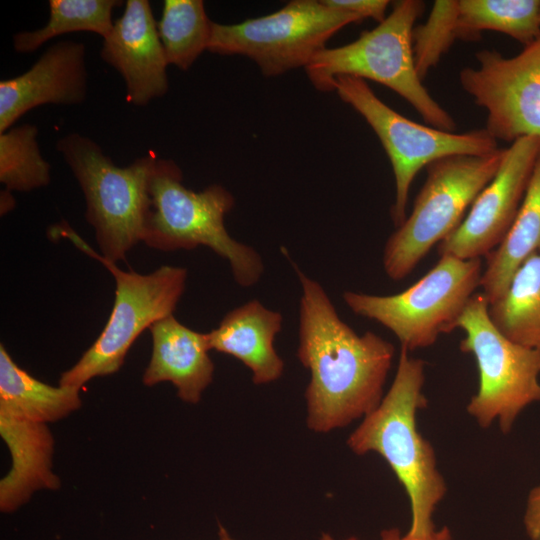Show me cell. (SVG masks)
<instances>
[{
  "label": "cell",
  "mask_w": 540,
  "mask_h": 540,
  "mask_svg": "<svg viewBox=\"0 0 540 540\" xmlns=\"http://www.w3.org/2000/svg\"><path fill=\"white\" fill-rule=\"evenodd\" d=\"M295 271L302 290L297 357L310 373L306 423L313 432L328 433L379 405L395 347L371 331L357 334L323 287L297 266Z\"/></svg>",
  "instance_id": "cell-1"
},
{
  "label": "cell",
  "mask_w": 540,
  "mask_h": 540,
  "mask_svg": "<svg viewBox=\"0 0 540 540\" xmlns=\"http://www.w3.org/2000/svg\"><path fill=\"white\" fill-rule=\"evenodd\" d=\"M425 362L400 349L393 382L379 405L363 417L347 445L356 455H380L409 498L411 523L407 531L423 536L433 532L434 513L447 485L437 467L434 448L419 432L418 411L427 406Z\"/></svg>",
  "instance_id": "cell-2"
},
{
  "label": "cell",
  "mask_w": 540,
  "mask_h": 540,
  "mask_svg": "<svg viewBox=\"0 0 540 540\" xmlns=\"http://www.w3.org/2000/svg\"><path fill=\"white\" fill-rule=\"evenodd\" d=\"M424 8L420 0L394 2L375 28L351 43L319 51L305 67L309 80L322 92L334 90L338 76L372 80L406 100L429 126L455 132V120L430 95L416 70L412 34Z\"/></svg>",
  "instance_id": "cell-3"
},
{
  "label": "cell",
  "mask_w": 540,
  "mask_h": 540,
  "mask_svg": "<svg viewBox=\"0 0 540 540\" xmlns=\"http://www.w3.org/2000/svg\"><path fill=\"white\" fill-rule=\"evenodd\" d=\"M150 209L143 241L160 251L209 247L226 259L238 285L251 287L264 265L252 247L233 239L224 217L234 206L233 195L213 184L196 192L182 183V171L170 159L159 157L150 179Z\"/></svg>",
  "instance_id": "cell-4"
},
{
  "label": "cell",
  "mask_w": 540,
  "mask_h": 540,
  "mask_svg": "<svg viewBox=\"0 0 540 540\" xmlns=\"http://www.w3.org/2000/svg\"><path fill=\"white\" fill-rule=\"evenodd\" d=\"M56 149L71 169L84 194L85 218L94 228L105 259L115 263L143 241L150 209L149 184L159 156L155 152L119 167L92 139L70 133Z\"/></svg>",
  "instance_id": "cell-5"
},
{
  "label": "cell",
  "mask_w": 540,
  "mask_h": 540,
  "mask_svg": "<svg viewBox=\"0 0 540 540\" xmlns=\"http://www.w3.org/2000/svg\"><path fill=\"white\" fill-rule=\"evenodd\" d=\"M49 235L69 239L101 262L115 280V300L104 329L59 379L61 386L80 389L92 378L117 372L137 337L158 320L173 314L185 290L187 270L164 265L149 274L123 271L92 249L65 221L52 226Z\"/></svg>",
  "instance_id": "cell-6"
},
{
  "label": "cell",
  "mask_w": 540,
  "mask_h": 540,
  "mask_svg": "<svg viewBox=\"0 0 540 540\" xmlns=\"http://www.w3.org/2000/svg\"><path fill=\"white\" fill-rule=\"evenodd\" d=\"M504 149L486 155H451L426 166L412 211L387 239L383 268L394 281L407 277L436 244L463 221L466 210L496 175Z\"/></svg>",
  "instance_id": "cell-7"
},
{
  "label": "cell",
  "mask_w": 540,
  "mask_h": 540,
  "mask_svg": "<svg viewBox=\"0 0 540 540\" xmlns=\"http://www.w3.org/2000/svg\"><path fill=\"white\" fill-rule=\"evenodd\" d=\"M481 258L440 255L436 265L406 290L393 295L345 291L352 312L389 329L408 352L433 345L452 332L470 298L480 287Z\"/></svg>",
  "instance_id": "cell-8"
},
{
  "label": "cell",
  "mask_w": 540,
  "mask_h": 540,
  "mask_svg": "<svg viewBox=\"0 0 540 540\" xmlns=\"http://www.w3.org/2000/svg\"><path fill=\"white\" fill-rule=\"evenodd\" d=\"M456 328L465 332L460 350L473 355L479 385L467 412L482 428L497 421L501 432L511 431L520 413L540 402V351L518 344L494 325L489 303L475 293L459 317Z\"/></svg>",
  "instance_id": "cell-9"
},
{
  "label": "cell",
  "mask_w": 540,
  "mask_h": 540,
  "mask_svg": "<svg viewBox=\"0 0 540 540\" xmlns=\"http://www.w3.org/2000/svg\"><path fill=\"white\" fill-rule=\"evenodd\" d=\"M334 90L367 121L387 153L395 179V201L390 214L396 227L407 216L410 186L422 168L451 155H486L499 149L484 128L448 132L406 118L378 98L361 78L338 76Z\"/></svg>",
  "instance_id": "cell-10"
},
{
  "label": "cell",
  "mask_w": 540,
  "mask_h": 540,
  "mask_svg": "<svg viewBox=\"0 0 540 540\" xmlns=\"http://www.w3.org/2000/svg\"><path fill=\"white\" fill-rule=\"evenodd\" d=\"M362 19L324 1L292 0L268 15L237 24L212 23L211 53L243 55L267 77L306 67L340 29Z\"/></svg>",
  "instance_id": "cell-11"
},
{
  "label": "cell",
  "mask_w": 540,
  "mask_h": 540,
  "mask_svg": "<svg viewBox=\"0 0 540 540\" xmlns=\"http://www.w3.org/2000/svg\"><path fill=\"white\" fill-rule=\"evenodd\" d=\"M478 67L459 72L463 90L485 109L484 129L497 141L540 138V38L513 57L477 51Z\"/></svg>",
  "instance_id": "cell-12"
},
{
  "label": "cell",
  "mask_w": 540,
  "mask_h": 540,
  "mask_svg": "<svg viewBox=\"0 0 540 540\" xmlns=\"http://www.w3.org/2000/svg\"><path fill=\"white\" fill-rule=\"evenodd\" d=\"M540 154V138L522 137L503 151L496 175L479 193L461 224L438 244L439 255L482 258L510 230Z\"/></svg>",
  "instance_id": "cell-13"
},
{
  "label": "cell",
  "mask_w": 540,
  "mask_h": 540,
  "mask_svg": "<svg viewBox=\"0 0 540 540\" xmlns=\"http://www.w3.org/2000/svg\"><path fill=\"white\" fill-rule=\"evenodd\" d=\"M100 56L122 76L126 97L145 106L168 91V61L150 2L127 0L123 14L103 38Z\"/></svg>",
  "instance_id": "cell-14"
},
{
  "label": "cell",
  "mask_w": 540,
  "mask_h": 540,
  "mask_svg": "<svg viewBox=\"0 0 540 540\" xmlns=\"http://www.w3.org/2000/svg\"><path fill=\"white\" fill-rule=\"evenodd\" d=\"M86 46L73 40L49 46L24 73L0 81V133L44 104L77 105L87 94Z\"/></svg>",
  "instance_id": "cell-15"
},
{
  "label": "cell",
  "mask_w": 540,
  "mask_h": 540,
  "mask_svg": "<svg viewBox=\"0 0 540 540\" xmlns=\"http://www.w3.org/2000/svg\"><path fill=\"white\" fill-rule=\"evenodd\" d=\"M0 434L12 457V467L0 481L3 513L14 512L35 491L60 487L52 471L54 439L46 423L0 405Z\"/></svg>",
  "instance_id": "cell-16"
},
{
  "label": "cell",
  "mask_w": 540,
  "mask_h": 540,
  "mask_svg": "<svg viewBox=\"0 0 540 540\" xmlns=\"http://www.w3.org/2000/svg\"><path fill=\"white\" fill-rule=\"evenodd\" d=\"M149 330L153 347L143 384L170 382L181 400L198 403L214 376L207 333L186 327L173 314L158 320Z\"/></svg>",
  "instance_id": "cell-17"
},
{
  "label": "cell",
  "mask_w": 540,
  "mask_h": 540,
  "mask_svg": "<svg viewBox=\"0 0 540 540\" xmlns=\"http://www.w3.org/2000/svg\"><path fill=\"white\" fill-rule=\"evenodd\" d=\"M282 315L250 300L229 311L218 327L207 333L210 350L233 356L249 368L252 381L265 385L278 380L284 362L274 348Z\"/></svg>",
  "instance_id": "cell-18"
},
{
  "label": "cell",
  "mask_w": 540,
  "mask_h": 540,
  "mask_svg": "<svg viewBox=\"0 0 540 540\" xmlns=\"http://www.w3.org/2000/svg\"><path fill=\"white\" fill-rule=\"evenodd\" d=\"M540 252V154L507 235L486 258L480 287L489 305L505 293L516 270Z\"/></svg>",
  "instance_id": "cell-19"
},
{
  "label": "cell",
  "mask_w": 540,
  "mask_h": 540,
  "mask_svg": "<svg viewBox=\"0 0 540 540\" xmlns=\"http://www.w3.org/2000/svg\"><path fill=\"white\" fill-rule=\"evenodd\" d=\"M79 390L51 386L34 378L0 345V405L34 421L54 422L80 408Z\"/></svg>",
  "instance_id": "cell-20"
},
{
  "label": "cell",
  "mask_w": 540,
  "mask_h": 540,
  "mask_svg": "<svg viewBox=\"0 0 540 540\" xmlns=\"http://www.w3.org/2000/svg\"><path fill=\"white\" fill-rule=\"evenodd\" d=\"M489 315L507 338L540 351V252L516 270L503 296L489 305Z\"/></svg>",
  "instance_id": "cell-21"
},
{
  "label": "cell",
  "mask_w": 540,
  "mask_h": 540,
  "mask_svg": "<svg viewBox=\"0 0 540 540\" xmlns=\"http://www.w3.org/2000/svg\"><path fill=\"white\" fill-rule=\"evenodd\" d=\"M483 31L530 45L540 38V0H458L456 38L478 40Z\"/></svg>",
  "instance_id": "cell-22"
},
{
  "label": "cell",
  "mask_w": 540,
  "mask_h": 540,
  "mask_svg": "<svg viewBox=\"0 0 540 540\" xmlns=\"http://www.w3.org/2000/svg\"><path fill=\"white\" fill-rule=\"evenodd\" d=\"M123 4L118 0H49V19L34 31L13 35L17 53H32L62 34L87 31L105 38L113 28L112 12Z\"/></svg>",
  "instance_id": "cell-23"
},
{
  "label": "cell",
  "mask_w": 540,
  "mask_h": 540,
  "mask_svg": "<svg viewBox=\"0 0 540 540\" xmlns=\"http://www.w3.org/2000/svg\"><path fill=\"white\" fill-rule=\"evenodd\" d=\"M212 23L201 0H165L157 29L168 64L188 70L208 50Z\"/></svg>",
  "instance_id": "cell-24"
},
{
  "label": "cell",
  "mask_w": 540,
  "mask_h": 540,
  "mask_svg": "<svg viewBox=\"0 0 540 540\" xmlns=\"http://www.w3.org/2000/svg\"><path fill=\"white\" fill-rule=\"evenodd\" d=\"M38 128L30 123L0 133V182L9 191L28 192L49 184L50 164L43 158Z\"/></svg>",
  "instance_id": "cell-25"
},
{
  "label": "cell",
  "mask_w": 540,
  "mask_h": 540,
  "mask_svg": "<svg viewBox=\"0 0 540 540\" xmlns=\"http://www.w3.org/2000/svg\"><path fill=\"white\" fill-rule=\"evenodd\" d=\"M457 15L458 0H437L426 21L414 27L413 55L417 73L422 80L457 39Z\"/></svg>",
  "instance_id": "cell-26"
},
{
  "label": "cell",
  "mask_w": 540,
  "mask_h": 540,
  "mask_svg": "<svg viewBox=\"0 0 540 540\" xmlns=\"http://www.w3.org/2000/svg\"><path fill=\"white\" fill-rule=\"evenodd\" d=\"M325 4L349 11L362 20L372 18L378 23L386 18V11L390 4L388 0H323Z\"/></svg>",
  "instance_id": "cell-27"
},
{
  "label": "cell",
  "mask_w": 540,
  "mask_h": 540,
  "mask_svg": "<svg viewBox=\"0 0 540 540\" xmlns=\"http://www.w3.org/2000/svg\"><path fill=\"white\" fill-rule=\"evenodd\" d=\"M319 540H360L355 536H351L344 539H337L328 533H323ZM378 540H453L450 530L447 527L441 529H435L433 532L423 535L416 536L411 535L408 532L402 533L398 528H388L384 529Z\"/></svg>",
  "instance_id": "cell-28"
},
{
  "label": "cell",
  "mask_w": 540,
  "mask_h": 540,
  "mask_svg": "<svg viewBox=\"0 0 540 540\" xmlns=\"http://www.w3.org/2000/svg\"><path fill=\"white\" fill-rule=\"evenodd\" d=\"M524 526L532 540H540V485L534 487L528 495Z\"/></svg>",
  "instance_id": "cell-29"
},
{
  "label": "cell",
  "mask_w": 540,
  "mask_h": 540,
  "mask_svg": "<svg viewBox=\"0 0 540 540\" xmlns=\"http://www.w3.org/2000/svg\"><path fill=\"white\" fill-rule=\"evenodd\" d=\"M15 206V199L12 195V192L4 189L0 194V213L1 215H6L9 213Z\"/></svg>",
  "instance_id": "cell-30"
},
{
  "label": "cell",
  "mask_w": 540,
  "mask_h": 540,
  "mask_svg": "<svg viewBox=\"0 0 540 540\" xmlns=\"http://www.w3.org/2000/svg\"><path fill=\"white\" fill-rule=\"evenodd\" d=\"M218 537L219 540H234L222 525H219Z\"/></svg>",
  "instance_id": "cell-31"
}]
</instances>
